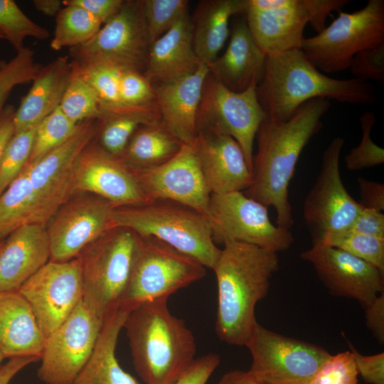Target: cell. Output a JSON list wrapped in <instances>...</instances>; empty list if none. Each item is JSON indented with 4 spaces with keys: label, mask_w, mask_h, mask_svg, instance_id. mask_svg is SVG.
I'll return each mask as SVG.
<instances>
[{
    "label": "cell",
    "mask_w": 384,
    "mask_h": 384,
    "mask_svg": "<svg viewBox=\"0 0 384 384\" xmlns=\"http://www.w3.org/2000/svg\"><path fill=\"white\" fill-rule=\"evenodd\" d=\"M358 375L367 384H384V353L365 356L351 346Z\"/></svg>",
    "instance_id": "7dc6e473"
},
{
    "label": "cell",
    "mask_w": 384,
    "mask_h": 384,
    "mask_svg": "<svg viewBox=\"0 0 384 384\" xmlns=\"http://www.w3.org/2000/svg\"><path fill=\"white\" fill-rule=\"evenodd\" d=\"M358 373L351 351L331 355L308 384H358Z\"/></svg>",
    "instance_id": "ee69618b"
},
{
    "label": "cell",
    "mask_w": 384,
    "mask_h": 384,
    "mask_svg": "<svg viewBox=\"0 0 384 384\" xmlns=\"http://www.w3.org/2000/svg\"><path fill=\"white\" fill-rule=\"evenodd\" d=\"M114 208L109 201L96 195L73 194L46 225L50 260L63 262L78 257L87 245L114 227Z\"/></svg>",
    "instance_id": "2e32d148"
},
{
    "label": "cell",
    "mask_w": 384,
    "mask_h": 384,
    "mask_svg": "<svg viewBox=\"0 0 384 384\" xmlns=\"http://www.w3.org/2000/svg\"><path fill=\"white\" fill-rule=\"evenodd\" d=\"M208 73V66L201 63L191 74L152 84L162 125L183 144L196 139L197 112Z\"/></svg>",
    "instance_id": "603a6c76"
},
{
    "label": "cell",
    "mask_w": 384,
    "mask_h": 384,
    "mask_svg": "<svg viewBox=\"0 0 384 384\" xmlns=\"http://www.w3.org/2000/svg\"><path fill=\"white\" fill-rule=\"evenodd\" d=\"M100 119L78 123L63 143L26 168L33 189L28 223L46 226L51 217L73 194V171L81 152L97 137Z\"/></svg>",
    "instance_id": "30bf717a"
},
{
    "label": "cell",
    "mask_w": 384,
    "mask_h": 384,
    "mask_svg": "<svg viewBox=\"0 0 384 384\" xmlns=\"http://www.w3.org/2000/svg\"><path fill=\"white\" fill-rule=\"evenodd\" d=\"M5 39L4 33L0 31V40Z\"/></svg>",
    "instance_id": "91938a15"
},
{
    "label": "cell",
    "mask_w": 384,
    "mask_h": 384,
    "mask_svg": "<svg viewBox=\"0 0 384 384\" xmlns=\"http://www.w3.org/2000/svg\"><path fill=\"white\" fill-rule=\"evenodd\" d=\"M4 244V240L0 241V253H1V250L3 248Z\"/></svg>",
    "instance_id": "6f0895ef"
},
{
    "label": "cell",
    "mask_w": 384,
    "mask_h": 384,
    "mask_svg": "<svg viewBox=\"0 0 384 384\" xmlns=\"http://www.w3.org/2000/svg\"><path fill=\"white\" fill-rule=\"evenodd\" d=\"M142 238L128 284L117 305L128 311L143 303L170 297L206 274V267L192 257L154 237Z\"/></svg>",
    "instance_id": "52a82bcc"
},
{
    "label": "cell",
    "mask_w": 384,
    "mask_h": 384,
    "mask_svg": "<svg viewBox=\"0 0 384 384\" xmlns=\"http://www.w3.org/2000/svg\"><path fill=\"white\" fill-rule=\"evenodd\" d=\"M102 23L78 6L64 5L55 16V27L50 46L54 50L85 43L100 29Z\"/></svg>",
    "instance_id": "1f68e13d"
},
{
    "label": "cell",
    "mask_w": 384,
    "mask_h": 384,
    "mask_svg": "<svg viewBox=\"0 0 384 384\" xmlns=\"http://www.w3.org/2000/svg\"><path fill=\"white\" fill-rule=\"evenodd\" d=\"M50 257L46 226L27 223L11 233L0 253V291H18Z\"/></svg>",
    "instance_id": "cb8c5ba5"
},
{
    "label": "cell",
    "mask_w": 384,
    "mask_h": 384,
    "mask_svg": "<svg viewBox=\"0 0 384 384\" xmlns=\"http://www.w3.org/2000/svg\"><path fill=\"white\" fill-rule=\"evenodd\" d=\"M366 323L377 341L384 343V292L378 295L375 299L364 309Z\"/></svg>",
    "instance_id": "816d5d0a"
},
{
    "label": "cell",
    "mask_w": 384,
    "mask_h": 384,
    "mask_svg": "<svg viewBox=\"0 0 384 384\" xmlns=\"http://www.w3.org/2000/svg\"><path fill=\"white\" fill-rule=\"evenodd\" d=\"M15 111L12 105H7L0 112V163L4 149L14 134L13 119Z\"/></svg>",
    "instance_id": "db71d44e"
},
{
    "label": "cell",
    "mask_w": 384,
    "mask_h": 384,
    "mask_svg": "<svg viewBox=\"0 0 384 384\" xmlns=\"http://www.w3.org/2000/svg\"><path fill=\"white\" fill-rule=\"evenodd\" d=\"M360 195L358 203L363 208L374 209L383 212L384 210V185L369 181L363 177L357 178Z\"/></svg>",
    "instance_id": "f907efd6"
},
{
    "label": "cell",
    "mask_w": 384,
    "mask_h": 384,
    "mask_svg": "<svg viewBox=\"0 0 384 384\" xmlns=\"http://www.w3.org/2000/svg\"><path fill=\"white\" fill-rule=\"evenodd\" d=\"M238 14L223 54L208 66L210 72L230 90L240 92L262 78L266 54L255 42L243 15Z\"/></svg>",
    "instance_id": "d4e9b609"
},
{
    "label": "cell",
    "mask_w": 384,
    "mask_h": 384,
    "mask_svg": "<svg viewBox=\"0 0 384 384\" xmlns=\"http://www.w3.org/2000/svg\"><path fill=\"white\" fill-rule=\"evenodd\" d=\"M40 361L36 356H23L9 358L0 366V384H9L11 379L27 366Z\"/></svg>",
    "instance_id": "f5cc1de1"
},
{
    "label": "cell",
    "mask_w": 384,
    "mask_h": 384,
    "mask_svg": "<svg viewBox=\"0 0 384 384\" xmlns=\"http://www.w3.org/2000/svg\"><path fill=\"white\" fill-rule=\"evenodd\" d=\"M256 92L266 116L282 121L316 98L352 105L375 104L378 99L372 84L355 78H330L313 65L301 49L266 55Z\"/></svg>",
    "instance_id": "3957f363"
},
{
    "label": "cell",
    "mask_w": 384,
    "mask_h": 384,
    "mask_svg": "<svg viewBox=\"0 0 384 384\" xmlns=\"http://www.w3.org/2000/svg\"><path fill=\"white\" fill-rule=\"evenodd\" d=\"M0 31L17 51L24 48L26 38L44 41L49 31L25 14L13 0H0Z\"/></svg>",
    "instance_id": "e575fe53"
},
{
    "label": "cell",
    "mask_w": 384,
    "mask_h": 384,
    "mask_svg": "<svg viewBox=\"0 0 384 384\" xmlns=\"http://www.w3.org/2000/svg\"><path fill=\"white\" fill-rule=\"evenodd\" d=\"M247 0H203L191 19L194 50L200 61L209 66L218 58L230 36V19L242 14Z\"/></svg>",
    "instance_id": "f1b7e54d"
},
{
    "label": "cell",
    "mask_w": 384,
    "mask_h": 384,
    "mask_svg": "<svg viewBox=\"0 0 384 384\" xmlns=\"http://www.w3.org/2000/svg\"><path fill=\"white\" fill-rule=\"evenodd\" d=\"M4 359V357L3 356L1 353L0 352V366H1V362L3 361Z\"/></svg>",
    "instance_id": "680465c9"
},
{
    "label": "cell",
    "mask_w": 384,
    "mask_h": 384,
    "mask_svg": "<svg viewBox=\"0 0 384 384\" xmlns=\"http://www.w3.org/2000/svg\"><path fill=\"white\" fill-rule=\"evenodd\" d=\"M78 125L57 108L38 124L28 162L36 161L63 143L73 134Z\"/></svg>",
    "instance_id": "8d00e7d4"
},
{
    "label": "cell",
    "mask_w": 384,
    "mask_h": 384,
    "mask_svg": "<svg viewBox=\"0 0 384 384\" xmlns=\"http://www.w3.org/2000/svg\"><path fill=\"white\" fill-rule=\"evenodd\" d=\"M201 62L194 50L189 14L151 43L144 75L151 84L196 72Z\"/></svg>",
    "instance_id": "83f0119b"
},
{
    "label": "cell",
    "mask_w": 384,
    "mask_h": 384,
    "mask_svg": "<svg viewBox=\"0 0 384 384\" xmlns=\"http://www.w3.org/2000/svg\"><path fill=\"white\" fill-rule=\"evenodd\" d=\"M73 74V63L68 55L58 57L41 67L15 111L14 133L37 126L59 107Z\"/></svg>",
    "instance_id": "484cf974"
},
{
    "label": "cell",
    "mask_w": 384,
    "mask_h": 384,
    "mask_svg": "<svg viewBox=\"0 0 384 384\" xmlns=\"http://www.w3.org/2000/svg\"><path fill=\"white\" fill-rule=\"evenodd\" d=\"M213 268L218 286L215 331L230 345L246 346L257 321V304L279 269L277 252L241 242H225Z\"/></svg>",
    "instance_id": "7a4b0ae2"
},
{
    "label": "cell",
    "mask_w": 384,
    "mask_h": 384,
    "mask_svg": "<svg viewBox=\"0 0 384 384\" xmlns=\"http://www.w3.org/2000/svg\"><path fill=\"white\" fill-rule=\"evenodd\" d=\"M37 126L14 133L7 143L0 163V196L28 161Z\"/></svg>",
    "instance_id": "f35d334b"
},
{
    "label": "cell",
    "mask_w": 384,
    "mask_h": 384,
    "mask_svg": "<svg viewBox=\"0 0 384 384\" xmlns=\"http://www.w3.org/2000/svg\"><path fill=\"white\" fill-rule=\"evenodd\" d=\"M73 188L74 194H94L114 208L149 201L132 171L105 152L96 138L81 152L74 165Z\"/></svg>",
    "instance_id": "ffe728a7"
},
{
    "label": "cell",
    "mask_w": 384,
    "mask_h": 384,
    "mask_svg": "<svg viewBox=\"0 0 384 384\" xmlns=\"http://www.w3.org/2000/svg\"><path fill=\"white\" fill-rule=\"evenodd\" d=\"M75 71L96 92L103 115L118 110L120 106L119 78L120 70L104 65L80 64L73 60Z\"/></svg>",
    "instance_id": "d590c367"
},
{
    "label": "cell",
    "mask_w": 384,
    "mask_h": 384,
    "mask_svg": "<svg viewBox=\"0 0 384 384\" xmlns=\"http://www.w3.org/2000/svg\"><path fill=\"white\" fill-rule=\"evenodd\" d=\"M316 0H247L250 32L266 54L301 49L304 30L316 16Z\"/></svg>",
    "instance_id": "ac0fdd59"
},
{
    "label": "cell",
    "mask_w": 384,
    "mask_h": 384,
    "mask_svg": "<svg viewBox=\"0 0 384 384\" xmlns=\"http://www.w3.org/2000/svg\"><path fill=\"white\" fill-rule=\"evenodd\" d=\"M183 143L162 124L139 126L119 159L132 170L158 167L172 159Z\"/></svg>",
    "instance_id": "4dcf8cb0"
},
{
    "label": "cell",
    "mask_w": 384,
    "mask_h": 384,
    "mask_svg": "<svg viewBox=\"0 0 384 384\" xmlns=\"http://www.w3.org/2000/svg\"><path fill=\"white\" fill-rule=\"evenodd\" d=\"M217 384H264L257 380L248 371L233 370L225 373Z\"/></svg>",
    "instance_id": "11a10c76"
},
{
    "label": "cell",
    "mask_w": 384,
    "mask_h": 384,
    "mask_svg": "<svg viewBox=\"0 0 384 384\" xmlns=\"http://www.w3.org/2000/svg\"><path fill=\"white\" fill-rule=\"evenodd\" d=\"M344 139H332L322 156L316 182L306 196L303 215L312 245L350 230L363 208L346 189L339 171Z\"/></svg>",
    "instance_id": "7c38bea8"
},
{
    "label": "cell",
    "mask_w": 384,
    "mask_h": 384,
    "mask_svg": "<svg viewBox=\"0 0 384 384\" xmlns=\"http://www.w3.org/2000/svg\"><path fill=\"white\" fill-rule=\"evenodd\" d=\"M248 372L264 384H308L331 354L313 343L272 331L257 324L246 345Z\"/></svg>",
    "instance_id": "5bb4252c"
},
{
    "label": "cell",
    "mask_w": 384,
    "mask_h": 384,
    "mask_svg": "<svg viewBox=\"0 0 384 384\" xmlns=\"http://www.w3.org/2000/svg\"><path fill=\"white\" fill-rule=\"evenodd\" d=\"M114 226L129 228L142 237L152 236L213 270L220 254L212 238L208 216L167 199L116 207Z\"/></svg>",
    "instance_id": "5b68a950"
},
{
    "label": "cell",
    "mask_w": 384,
    "mask_h": 384,
    "mask_svg": "<svg viewBox=\"0 0 384 384\" xmlns=\"http://www.w3.org/2000/svg\"><path fill=\"white\" fill-rule=\"evenodd\" d=\"M267 209L243 191L210 194L208 218L214 242H241L277 253L288 250L292 233L273 225Z\"/></svg>",
    "instance_id": "4fadbf2b"
},
{
    "label": "cell",
    "mask_w": 384,
    "mask_h": 384,
    "mask_svg": "<svg viewBox=\"0 0 384 384\" xmlns=\"http://www.w3.org/2000/svg\"><path fill=\"white\" fill-rule=\"evenodd\" d=\"M362 137L360 144L344 156L346 167L349 171H358L384 163V150L371 139V131L375 124V115L371 111L364 112L360 117Z\"/></svg>",
    "instance_id": "7bdbcfd3"
},
{
    "label": "cell",
    "mask_w": 384,
    "mask_h": 384,
    "mask_svg": "<svg viewBox=\"0 0 384 384\" xmlns=\"http://www.w3.org/2000/svg\"><path fill=\"white\" fill-rule=\"evenodd\" d=\"M144 125L139 119L120 114H107L100 119L96 137L97 144L107 154L119 159L137 128Z\"/></svg>",
    "instance_id": "74e56055"
},
{
    "label": "cell",
    "mask_w": 384,
    "mask_h": 384,
    "mask_svg": "<svg viewBox=\"0 0 384 384\" xmlns=\"http://www.w3.org/2000/svg\"><path fill=\"white\" fill-rule=\"evenodd\" d=\"M18 291L30 305L46 338L82 300L79 258L63 262L49 260Z\"/></svg>",
    "instance_id": "e0dca14e"
},
{
    "label": "cell",
    "mask_w": 384,
    "mask_h": 384,
    "mask_svg": "<svg viewBox=\"0 0 384 384\" xmlns=\"http://www.w3.org/2000/svg\"><path fill=\"white\" fill-rule=\"evenodd\" d=\"M41 67L35 62L33 50L27 47L8 62L0 61V112L13 89L32 82Z\"/></svg>",
    "instance_id": "60d3db41"
},
{
    "label": "cell",
    "mask_w": 384,
    "mask_h": 384,
    "mask_svg": "<svg viewBox=\"0 0 384 384\" xmlns=\"http://www.w3.org/2000/svg\"><path fill=\"white\" fill-rule=\"evenodd\" d=\"M329 100L304 103L288 120L265 117L257 132V150L252 159V183L244 194L276 210L277 225L290 230L294 220L289 186L303 149L321 129Z\"/></svg>",
    "instance_id": "6da1fadb"
},
{
    "label": "cell",
    "mask_w": 384,
    "mask_h": 384,
    "mask_svg": "<svg viewBox=\"0 0 384 384\" xmlns=\"http://www.w3.org/2000/svg\"><path fill=\"white\" fill-rule=\"evenodd\" d=\"M46 337L18 291H0V352L4 358L42 354Z\"/></svg>",
    "instance_id": "4316f807"
},
{
    "label": "cell",
    "mask_w": 384,
    "mask_h": 384,
    "mask_svg": "<svg viewBox=\"0 0 384 384\" xmlns=\"http://www.w3.org/2000/svg\"><path fill=\"white\" fill-rule=\"evenodd\" d=\"M59 108L76 124L90 119H101L103 116L97 94L74 68Z\"/></svg>",
    "instance_id": "836d02e7"
},
{
    "label": "cell",
    "mask_w": 384,
    "mask_h": 384,
    "mask_svg": "<svg viewBox=\"0 0 384 384\" xmlns=\"http://www.w3.org/2000/svg\"><path fill=\"white\" fill-rule=\"evenodd\" d=\"M33 189L26 166L0 196V241L28 223Z\"/></svg>",
    "instance_id": "d6a6232c"
},
{
    "label": "cell",
    "mask_w": 384,
    "mask_h": 384,
    "mask_svg": "<svg viewBox=\"0 0 384 384\" xmlns=\"http://www.w3.org/2000/svg\"><path fill=\"white\" fill-rule=\"evenodd\" d=\"M142 1L151 43L188 14L189 1L187 0Z\"/></svg>",
    "instance_id": "ab89813d"
},
{
    "label": "cell",
    "mask_w": 384,
    "mask_h": 384,
    "mask_svg": "<svg viewBox=\"0 0 384 384\" xmlns=\"http://www.w3.org/2000/svg\"><path fill=\"white\" fill-rule=\"evenodd\" d=\"M384 43V1L368 0L353 13L339 12L317 35L304 38L301 50L321 72L349 68L358 52Z\"/></svg>",
    "instance_id": "ba28073f"
},
{
    "label": "cell",
    "mask_w": 384,
    "mask_h": 384,
    "mask_svg": "<svg viewBox=\"0 0 384 384\" xmlns=\"http://www.w3.org/2000/svg\"><path fill=\"white\" fill-rule=\"evenodd\" d=\"M151 44L142 1L124 0L117 14L87 42L70 48L68 56L80 64L104 65L144 75Z\"/></svg>",
    "instance_id": "9c48e42d"
},
{
    "label": "cell",
    "mask_w": 384,
    "mask_h": 384,
    "mask_svg": "<svg viewBox=\"0 0 384 384\" xmlns=\"http://www.w3.org/2000/svg\"><path fill=\"white\" fill-rule=\"evenodd\" d=\"M129 311L115 306L105 316L94 350L73 384H140L120 366L115 354Z\"/></svg>",
    "instance_id": "f546056e"
},
{
    "label": "cell",
    "mask_w": 384,
    "mask_h": 384,
    "mask_svg": "<svg viewBox=\"0 0 384 384\" xmlns=\"http://www.w3.org/2000/svg\"><path fill=\"white\" fill-rule=\"evenodd\" d=\"M300 257L312 265L331 294L356 299L363 309L384 292V272L345 251L315 244Z\"/></svg>",
    "instance_id": "d6986e66"
},
{
    "label": "cell",
    "mask_w": 384,
    "mask_h": 384,
    "mask_svg": "<svg viewBox=\"0 0 384 384\" xmlns=\"http://www.w3.org/2000/svg\"><path fill=\"white\" fill-rule=\"evenodd\" d=\"M124 0H64V5H75L83 8L96 17L102 25L120 10Z\"/></svg>",
    "instance_id": "681fc988"
},
{
    "label": "cell",
    "mask_w": 384,
    "mask_h": 384,
    "mask_svg": "<svg viewBox=\"0 0 384 384\" xmlns=\"http://www.w3.org/2000/svg\"><path fill=\"white\" fill-rule=\"evenodd\" d=\"M349 69L353 78L362 80H384V43L358 52Z\"/></svg>",
    "instance_id": "f6af8a7d"
},
{
    "label": "cell",
    "mask_w": 384,
    "mask_h": 384,
    "mask_svg": "<svg viewBox=\"0 0 384 384\" xmlns=\"http://www.w3.org/2000/svg\"><path fill=\"white\" fill-rule=\"evenodd\" d=\"M142 242L134 231L119 226L107 230L78 257L82 301L100 319L117 306L124 293Z\"/></svg>",
    "instance_id": "8992f818"
},
{
    "label": "cell",
    "mask_w": 384,
    "mask_h": 384,
    "mask_svg": "<svg viewBox=\"0 0 384 384\" xmlns=\"http://www.w3.org/2000/svg\"><path fill=\"white\" fill-rule=\"evenodd\" d=\"M194 145L210 194L245 191L251 186L252 171L233 137L212 130L200 131Z\"/></svg>",
    "instance_id": "7402d4cb"
},
{
    "label": "cell",
    "mask_w": 384,
    "mask_h": 384,
    "mask_svg": "<svg viewBox=\"0 0 384 384\" xmlns=\"http://www.w3.org/2000/svg\"><path fill=\"white\" fill-rule=\"evenodd\" d=\"M257 85L255 82L242 92H234L209 70L196 117L198 132L212 130L233 137L240 146L251 171L255 136L266 117L258 100Z\"/></svg>",
    "instance_id": "8fae6325"
},
{
    "label": "cell",
    "mask_w": 384,
    "mask_h": 384,
    "mask_svg": "<svg viewBox=\"0 0 384 384\" xmlns=\"http://www.w3.org/2000/svg\"><path fill=\"white\" fill-rule=\"evenodd\" d=\"M348 231L384 239L383 213L363 208Z\"/></svg>",
    "instance_id": "c3c4849f"
},
{
    "label": "cell",
    "mask_w": 384,
    "mask_h": 384,
    "mask_svg": "<svg viewBox=\"0 0 384 384\" xmlns=\"http://www.w3.org/2000/svg\"><path fill=\"white\" fill-rule=\"evenodd\" d=\"M220 362L213 353L196 358L174 384H206Z\"/></svg>",
    "instance_id": "bcb514c9"
},
{
    "label": "cell",
    "mask_w": 384,
    "mask_h": 384,
    "mask_svg": "<svg viewBox=\"0 0 384 384\" xmlns=\"http://www.w3.org/2000/svg\"><path fill=\"white\" fill-rule=\"evenodd\" d=\"M132 171L149 200H171L208 216L210 193L201 170L194 142L183 144L172 159L158 167Z\"/></svg>",
    "instance_id": "44dd1931"
},
{
    "label": "cell",
    "mask_w": 384,
    "mask_h": 384,
    "mask_svg": "<svg viewBox=\"0 0 384 384\" xmlns=\"http://www.w3.org/2000/svg\"><path fill=\"white\" fill-rule=\"evenodd\" d=\"M169 297L140 304L124 324L133 365L145 384H174L196 359L194 336L171 313Z\"/></svg>",
    "instance_id": "277c9868"
},
{
    "label": "cell",
    "mask_w": 384,
    "mask_h": 384,
    "mask_svg": "<svg viewBox=\"0 0 384 384\" xmlns=\"http://www.w3.org/2000/svg\"><path fill=\"white\" fill-rule=\"evenodd\" d=\"M35 9L48 16H56L63 8V1L60 0H33Z\"/></svg>",
    "instance_id": "9f6ffc18"
},
{
    "label": "cell",
    "mask_w": 384,
    "mask_h": 384,
    "mask_svg": "<svg viewBox=\"0 0 384 384\" xmlns=\"http://www.w3.org/2000/svg\"><path fill=\"white\" fill-rule=\"evenodd\" d=\"M103 322L82 300L46 338L38 379L46 384H73L94 350Z\"/></svg>",
    "instance_id": "9a60e30c"
},
{
    "label": "cell",
    "mask_w": 384,
    "mask_h": 384,
    "mask_svg": "<svg viewBox=\"0 0 384 384\" xmlns=\"http://www.w3.org/2000/svg\"><path fill=\"white\" fill-rule=\"evenodd\" d=\"M324 245L338 248L363 260L384 272V239L351 231L326 239Z\"/></svg>",
    "instance_id": "b9f144b4"
}]
</instances>
